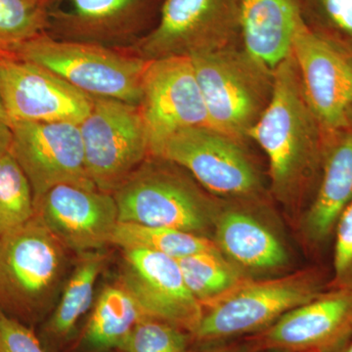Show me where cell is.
I'll return each mask as SVG.
<instances>
[{
    "label": "cell",
    "instance_id": "obj_1",
    "mask_svg": "<svg viewBox=\"0 0 352 352\" xmlns=\"http://www.w3.org/2000/svg\"><path fill=\"white\" fill-rule=\"evenodd\" d=\"M322 131L291 53L273 72L270 103L248 135L267 157L271 191L285 205L298 203L320 170Z\"/></svg>",
    "mask_w": 352,
    "mask_h": 352
},
{
    "label": "cell",
    "instance_id": "obj_2",
    "mask_svg": "<svg viewBox=\"0 0 352 352\" xmlns=\"http://www.w3.org/2000/svg\"><path fill=\"white\" fill-rule=\"evenodd\" d=\"M68 250L36 217L0 237V314L36 330L52 312Z\"/></svg>",
    "mask_w": 352,
    "mask_h": 352
},
{
    "label": "cell",
    "instance_id": "obj_3",
    "mask_svg": "<svg viewBox=\"0 0 352 352\" xmlns=\"http://www.w3.org/2000/svg\"><path fill=\"white\" fill-rule=\"evenodd\" d=\"M119 221L166 227L206 236L220 210L217 201L177 164L150 156L113 193Z\"/></svg>",
    "mask_w": 352,
    "mask_h": 352
},
{
    "label": "cell",
    "instance_id": "obj_4",
    "mask_svg": "<svg viewBox=\"0 0 352 352\" xmlns=\"http://www.w3.org/2000/svg\"><path fill=\"white\" fill-rule=\"evenodd\" d=\"M8 57L50 69L88 96L140 105L147 61L129 51L43 34L21 44Z\"/></svg>",
    "mask_w": 352,
    "mask_h": 352
},
{
    "label": "cell",
    "instance_id": "obj_5",
    "mask_svg": "<svg viewBox=\"0 0 352 352\" xmlns=\"http://www.w3.org/2000/svg\"><path fill=\"white\" fill-rule=\"evenodd\" d=\"M208 126L242 142L271 99L273 73L235 46L190 57Z\"/></svg>",
    "mask_w": 352,
    "mask_h": 352
},
{
    "label": "cell",
    "instance_id": "obj_6",
    "mask_svg": "<svg viewBox=\"0 0 352 352\" xmlns=\"http://www.w3.org/2000/svg\"><path fill=\"white\" fill-rule=\"evenodd\" d=\"M321 275L314 270L286 276L245 278L230 293L204 308L203 318L192 340L219 344L232 338L256 335L285 314L323 293Z\"/></svg>",
    "mask_w": 352,
    "mask_h": 352
},
{
    "label": "cell",
    "instance_id": "obj_7",
    "mask_svg": "<svg viewBox=\"0 0 352 352\" xmlns=\"http://www.w3.org/2000/svg\"><path fill=\"white\" fill-rule=\"evenodd\" d=\"M78 127L88 176L101 191L113 194L151 156L139 106L94 97Z\"/></svg>",
    "mask_w": 352,
    "mask_h": 352
},
{
    "label": "cell",
    "instance_id": "obj_8",
    "mask_svg": "<svg viewBox=\"0 0 352 352\" xmlns=\"http://www.w3.org/2000/svg\"><path fill=\"white\" fill-rule=\"evenodd\" d=\"M239 36L238 0H163L151 31L126 51L145 61L190 58L233 46Z\"/></svg>",
    "mask_w": 352,
    "mask_h": 352
},
{
    "label": "cell",
    "instance_id": "obj_9",
    "mask_svg": "<svg viewBox=\"0 0 352 352\" xmlns=\"http://www.w3.org/2000/svg\"><path fill=\"white\" fill-rule=\"evenodd\" d=\"M156 157L177 164L215 196L251 200L261 190L258 170L242 142L210 126L178 131Z\"/></svg>",
    "mask_w": 352,
    "mask_h": 352
},
{
    "label": "cell",
    "instance_id": "obj_10",
    "mask_svg": "<svg viewBox=\"0 0 352 352\" xmlns=\"http://www.w3.org/2000/svg\"><path fill=\"white\" fill-rule=\"evenodd\" d=\"M162 3L163 0H46L44 34L127 50L151 31Z\"/></svg>",
    "mask_w": 352,
    "mask_h": 352
},
{
    "label": "cell",
    "instance_id": "obj_11",
    "mask_svg": "<svg viewBox=\"0 0 352 352\" xmlns=\"http://www.w3.org/2000/svg\"><path fill=\"white\" fill-rule=\"evenodd\" d=\"M139 108L153 157L178 131L208 126L207 107L189 57L147 61Z\"/></svg>",
    "mask_w": 352,
    "mask_h": 352
},
{
    "label": "cell",
    "instance_id": "obj_12",
    "mask_svg": "<svg viewBox=\"0 0 352 352\" xmlns=\"http://www.w3.org/2000/svg\"><path fill=\"white\" fill-rule=\"evenodd\" d=\"M292 55L303 94L322 129H346L352 115V56L305 19L294 36Z\"/></svg>",
    "mask_w": 352,
    "mask_h": 352
},
{
    "label": "cell",
    "instance_id": "obj_13",
    "mask_svg": "<svg viewBox=\"0 0 352 352\" xmlns=\"http://www.w3.org/2000/svg\"><path fill=\"white\" fill-rule=\"evenodd\" d=\"M11 129V152L29 179L34 201L59 184L96 188L88 176L78 124L13 122Z\"/></svg>",
    "mask_w": 352,
    "mask_h": 352
},
{
    "label": "cell",
    "instance_id": "obj_14",
    "mask_svg": "<svg viewBox=\"0 0 352 352\" xmlns=\"http://www.w3.org/2000/svg\"><path fill=\"white\" fill-rule=\"evenodd\" d=\"M0 94L11 124L71 122L78 126L94 104V97L50 69L8 56H0Z\"/></svg>",
    "mask_w": 352,
    "mask_h": 352
},
{
    "label": "cell",
    "instance_id": "obj_15",
    "mask_svg": "<svg viewBox=\"0 0 352 352\" xmlns=\"http://www.w3.org/2000/svg\"><path fill=\"white\" fill-rule=\"evenodd\" d=\"M352 338V292L330 289L248 339V352H335Z\"/></svg>",
    "mask_w": 352,
    "mask_h": 352
},
{
    "label": "cell",
    "instance_id": "obj_16",
    "mask_svg": "<svg viewBox=\"0 0 352 352\" xmlns=\"http://www.w3.org/2000/svg\"><path fill=\"white\" fill-rule=\"evenodd\" d=\"M34 217L67 250L98 251L119 223L113 194L73 184L52 187L34 201Z\"/></svg>",
    "mask_w": 352,
    "mask_h": 352
},
{
    "label": "cell",
    "instance_id": "obj_17",
    "mask_svg": "<svg viewBox=\"0 0 352 352\" xmlns=\"http://www.w3.org/2000/svg\"><path fill=\"white\" fill-rule=\"evenodd\" d=\"M122 284L146 314L192 335L204 307L187 288L177 259L144 249L124 250Z\"/></svg>",
    "mask_w": 352,
    "mask_h": 352
},
{
    "label": "cell",
    "instance_id": "obj_18",
    "mask_svg": "<svg viewBox=\"0 0 352 352\" xmlns=\"http://www.w3.org/2000/svg\"><path fill=\"white\" fill-rule=\"evenodd\" d=\"M212 231L217 249L245 276L278 272L289 263L288 251L276 234L243 208H220Z\"/></svg>",
    "mask_w": 352,
    "mask_h": 352
},
{
    "label": "cell",
    "instance_id": "obj_19",
    "mask_svg": "<svg viewBox=\"0 0 352 352\" xmlns=\"http://www.w3.org/2000/svg\"><path fill=\"white\" fill-rule=\"evenodd\" d=\"M243 48L268 71L274 72L292 53L303 17L300 0H238Z\"/></svg>",
    "mask_w": 352,
    "mask_h": 352
},
{
    "label": "cell",
    "instance_id": "obj_20",
    "mask_svg": "<svg viewBox=\"0 0 352 352\" xmlns=\"http://www.w3.org/2000/svg\"><path fill=\"white\" fill-rule=\"evenodd\" d=\"M320 185L302 219V230L314 245L333 235L340 215L352 203V131L325 149Z\"/></svg>",
    "mask_w": 352,
    "mask_h": 352
},
{
    "label": "cell",
    "instance_id": "obj_21",
    "mask_svg": "<svg viewBox=\"0 0 352 352\" xmlns=\"http://www.w3.org/2000/svg\"><path fill=\"white\" fill-rule=\"evenodd\" d=\"M80 259L64 285L61 298L36 332L46 352H64L78 336V326L94 303V289L105 256L98 251L80 254Z\"/></svg>",
    "mask_w": 352,
    "mask_h": 352
},
{
    "label": "cell",
    "instance_id": "obj_22",
    "mask_svg": "<svg viewBox=\"0 0 352 352\" xmlns=\"http://www.w3.org/2000/svg\"><path fill=\"white\" fill-rule=\"evenodd\" d=\"M148 317L124 285H111L99 296L87 323L66 352L118 351L136 324Z\"/></svg>",
    "mask_w": 352,
    "mask_h": 352
},
{
    "label": "cell",
    "instance_id": "obj_23",
    "mask_svg": "<svg viewBox=\"0 0 352 352\" xmlns=\"http://www.w3.org/2000/svg\"><path fill=\"white\" fill-rule=\"evenodd\" d=\"M111 244L120 249H144L175 259L203 252L219 251L214 240L177 229L119 221Z\"/></svg>",
    "mask_w": 352,
    "mask_h": 352
},
{
    "label": "cell",
    "instance_id": "obj_24",
    "mask_svg": "<svg viewBox=\"0 0 352 352\" xmlns=\"http://www.w3.org/2000/svg\"><path fill=\"white\" fill-rule=\"evenodd\" d=\"M177 261L187 288L204 308L217 302L249 278L219 251L199 252Z\"/></svg>",
    "mask_w": 352,
    "mask_h": 352
},
{
    "label": "cell",
    "instance_id": "obj_25",
    "mask_svg": "<svg viewBox=\"0 0 352 352\" xmlns=\"http://www.w3.org/2000/svg\"><path fill=\"white\" fill-rule=\"evenodd\" d=\"M34 217V194L12 152L0 160V237Z\"/></svg>",
    "mask_w": 352,
    "mask_h": 352
},
{
    "label": "cell",
    "instance_id": "obj_26",
    "mask_svg": "<svg viewBox=\"0 0 352 352\" xmlns=\"http://www.w3.org/2000/svg\"><path fill=\"white\" fill-rule=\"evenodd\" d=\"M45 8L38 0H0V56H9L18 46L43 34Z\"/></svg>",
    "mask_w": 352,
    "mask_h": 352
},
{
    "label": "cell",
    "instance_id": "obj_27",
    "mask_svg": "<svg viewBox=\"0 0 352 352\" xmlns=\"http://www.w3.org/2000/svg\"><path fill=\"white\" fill-rule=\"evenodd\" d=\"M192 337L173 324L142 319L136 324L118 352H189Z\"/></svg>",
    "mask_w": 352,
    "mask_h": 352
},
{
    "label": "cell",
    "instance_id": "obj_28",
    "mask_svg": "<svg viewBox=\"0 0 352 352\" xmlns=\"http://www.w3.org/2000/svg\"><path fill=\"white\" fill-rule=\"evenodd\" d=\"M307 25L315 23L352 39V0H300Z\"/></svg>",
    "mask_w": 352,
    "mask_h": 352
},
{
    "label": "cell",
    "instance_id": "obj_29",
    "mask_svg": "<svg viewBox=\"0 0 352 352\" xmlns=\"http://www.w3.org/2000/svg\"><path fill=\"white\" fill-rule=\"evenodd\" d=\"M331 289L352 292V203L340 215L335 232Z\"/></svg>",
    "mask_w": 352,
    "mask_h": 352
},
{
    "label": "cell",
    "instance_id": "obj_30",
    "mask_svg": "<svg viewBox=\"0 0 352 352\" xmlns=\"http://www.w3.org/2000/svg\"><path fill=\"white\" fill-rule=\"evenodd\" d=\"M0 352H46L36 330L0 314Z\"/></svg>",
    "mask_w": 352,
    "mask_h": 352
},
{
    "label": "cell",
    "instance_id": "obj_31",
    "mask_svg": "<svg viewBox=\"0 0 352 352\" xmlns=\"http://www.w3.org/2000/svg\"><path fill=\"white\" fill-rule=\"evenodd\" d=\"M13 133L11 124L0 122V160L12 149Z\"/></svg>",
    "mask_w": 352,
    "mask_h": 352
},
{
    "label": "cell",
    "instance_id": "obj_32",
    "mask_svg": "<svg viewBox=\"0 0 352 352\" xmlns=\"http://www.w3.org/2000/svg\"><path fill=\"white\" fill-rule=\"evenodd\" d=\"M189 352H248V347L247 346H234V344H223V346H219V344H214V346L206 347V349H201V351H189Z\"/></svg>",
    "mask_w": 352,
    "mask_h": 352
},
{
    "label": "cell",
    "instance_id": "obj_33",
    "mask_svg": "<svg viewBox=\"0 0 352 352\" xmlns=\"http://www.w3.org/2000/svg\"><path fill=\"white\" fill-rule=\"evenodd\" d=\"M0 122H6L11 124L8 115H7L6 108H4L3 102H2L1 94H0Z\"/></svg>",
    "mask_w": 352,
    "mask_h": 352
},
{
    "label": "cell",
    "instance_id": "obj_34",
    "mask_svg": "<svg viewBox=\"0 0 352 352\" xmlns=\"http://www.w3.org/2000/svg\"><path fill=\"white\" fill-rule=\"evenodd\" d=\"M335 352H352V338L347 340L346 344H342V346Z\"/></svg>",
    "mask_w": 352,
    "mask_h": 352
},
{
    "label": "cell",
    "instance_id": "obj_35",
    "mask_svg": "<svg viewBox=\"0 0 352 352\" xmlns=\"http://www.w3.org/2000/svg\"><path fill=\"white\" fill-rule=\"evenodd\" d=\"M252 352H288L285 351H280V349H261V351H252Z\"/></svg>",
    "mask_w": 352,
    "mask_h": 352
},
{
    "label": "cell",
    "instance_id": "obj_36",
    "mask_svg": "<svg viewBox=\"0 0 352 352\" xmlns=\"http://www.w3.org/2000/svg\"><path fill=\"white\" fill-rule=\"evenodd\" d=\"M38 1L43 2V3H45L46 0H38Z\"/></svg>",
    "mask_w": 352,
    "mask_h": 352
}]
</instances>
